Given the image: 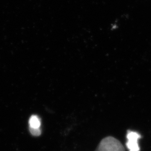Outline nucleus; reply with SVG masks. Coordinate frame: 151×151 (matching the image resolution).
<instances>
[{"label":"nucleus","mask_w":151,"mask_h":151,"mask_svg":"<svg viewBox=\"0 0 151 151\" xmlns=\"http://www.w3.org/2000/svg\"><path fill=\"white\" fill-rule=\"evenodd\" d=\"M29 129L31 134L35 137L39 136L41 134L40 128H32L29 127Z\"/></svg>","instance_id":"20e7f679"},{"label":"nucleus","mask_w":151,"mask_h":151,"mask_svg":"<svg viewBox=\"0 0 151 151\" xmlns=\"http://www.w3.org/2000/svg\"><path fill=\"white\" fill-rule=\"evenodd\" d=\"M141 137V135L138 132L133 131H128L127 134L128 141L126 143V146L129 151H140L138 141Z\"/></svg>","instance_id":"f03ea898"},{"label":"nucleus","mask_w":151,"mask_h":151,"mask_svg":"<svg viewBox=\"0 0 151 151\" xmlns=\"http://www.w3.org/2000/svg\"><path fill=\"white\" fill-rule=\"evenodd\" d=\"M95 151H125L120 142L113 137H106L98 145Z\"/></svg>","instance_id":"f257e3e1"},{"label":"nucleus","mask_w":151,"mask_h":151,"mask_svg":"<svg viewBox=\"0 0 151 151\" xmlns=\"http://www.w3.org/2000/svg\"><path fill=\"white\" fill-rule=\"evenodd\" d=\"M29 127L32 128H40L41 126L40 120L37 115H32L29 118Z\"/></svg>","instance_id":"7ed1b4c3"}]
</instances>
